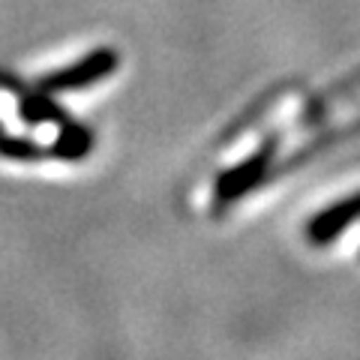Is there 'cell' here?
Segmentation results:
<instances>
[{
	"label": "cell",
	"mask_w": 360,
	"mask_h": 360,
	"mask_svg": "<svg viewBox=\"0 0 360 360\" xmlns=\"http://www.w3.org/2000/svg\"><path fill=\"white\" fill-rule=\"evenodd\" d=\"M357 115H360V94L352 96L348 103H340V105L330 103L312 123H303V127L285 132L283 139H279L276 144H270L267 150H262L258 156H252V160H246V162L238 165V168H231V172H225V174L217 180V198H219V201H231V198L243 195L252 184H258V180L264 177V172H267L264 165H267L270 160H279V156L295 153L307 139H315V135H321V132H328V129H336L340 123L352 120V117H357Z\"/></svg>",
	"instance_id": "1"
},
{
	"label": "cell",
	"mask_w": 360,
	"mask_h": 360,
	"mask_svg": "<svg viewBox=\"0 0 360 360\" xmlns=\"http://www.w3.org/2000/svg\"><path fill=\"white\" fill-rule=\"evenodd\" d=\"M360 219V195H352L345 201H336L333 207L321 210L309 225H307V238L312 243H330L348 222Z\"/></svg>",
	"instance_id": "2"
},
{
	"label": "cell",
	"mask_w": 360,
	"mask_h": 360,
	"mask_svg": "<svg viewBox=\"0 0 360 360\" xmlns=\"http://www.w3.org/2000/svg\"><path fill=\"white\" fill-rule=\"evenodd\" d=\"M87 150H90V139L82 129H70V132L58 135V141H54V153L66 156V160H78V156H84Z\"/></svg>",
	"instance_id": "3"
}]
</instances>
